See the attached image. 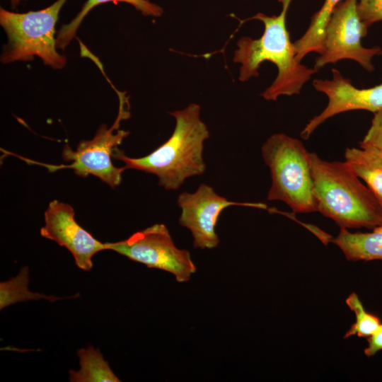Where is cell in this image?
Wrapping results in <instances>:
<instances>
[{"instance_id": "10", "label": "cell", "mask_w": 382, "mask_h": 382, "mask_svg": "<svg viewBox=\"0 0 382 382\" xmlns=\"http://www.w3.org/2000/svg\"><path fill=\"white\" fill-rule=\"evenodd\" d=\"M332 79H315V89L328 99L325 109L314 116L301 132V137L308 139L325 120L342 112L367 110L375 113L382 110V83L367 88H358L349 79L344 77L336 69H332Z\"/></svg>"}, {"instance_id": "12", "label": "cell", "mask_w": 382, "mask_h": 382, "mask_svg": "<svg viewBox=\"0 0 382 382\" xmlns=\"http://www.w3.org/2000/svg\"><path fill=\"white\" fill-rule=\"evenodd\" d=\"M371 232H350L340 228L330 242L337 245L349 261L382 260V224Z\"/></svg>"}, {"instance_id": "4", "label": "cell", "mask_w": 382, "mask_h": 382, "mask_svg": "<svg viewBox=\"0 0 382 382\" xmlns=\"http://www.w3.org/2000/svg\"><path fill=\"white\" fill-rule=\"evenodd\" d=\"M261 151L272 180L267 199L285 203L294 213L317 212L310 152L303 143L276 133L265 141Z\"/></svg>"}, {"instance_id": "21", "label": "cell", "mask_w": 382, "mask_h": 382, "mask_svg": "<svg viewBox=\"0 0 382 382\" xmlns=\"http://www.w3.org/2000/svg\"><path fill=\"white\" fill-rule=\"evenodd\" d=\"M366 339L367 346L364 352L367 357H374L382 351V322L376 330Z\"/></svg>"}, {"instance_id": "19", "label": "cell", "mask_w": 382, "mask_h": 382, "mask_svg": "<svg viewBox=\"0 0 382 382\" xmlns=\"http://www.w3.org/2000/svg\"><path fill=\"white\" fill-rule=\"evenodd\" d=\"M358 14L366 30L382 21V0H358Z\"/></svg>"}, {"instance_id": "22", "label": "cell", "mask_w": 382, "mask_h": 382, "mask_svg": "<svg viewBox=\"0 0 382 382\" xmlns=\"http://www.w3.org/2000/svg\"><path fill=\"white\" fill-rule=\"evenodd\" d=\"M21 1L23 0H10L11 4L13 7L16 6L18 4H19L21 2Z\"/></svg>"}, {"instance_id": "20", "label": "cell", "mask_w": 382, "mask_h": 382, "mask_svg": "<svg viewBox=\"0 0 382 382\" xmlns=\"http://www.w3.org/2000/svg\"><path fill=\"white\" fill-rule=\"evenodd\" d=\"M359 145L382 152V110L374 113L371 126Z\"/></svg>"}, {"instance_id": "9", "label": "cell", "mask_w": 382, "mask_h": 382, "mask_svg": "<svg viewBox=\"0 0 382 382\" xmlns=\"http://www.w3.org/2000/svg\"><path fill=\"white\" fill-rule=\"evenodd\" d=\"M178 204L182 210L179 224L190 231L195 248L200 249H213L218 246L219 238L215 228L224 209L232 205L266 208L262 203L229 201L204 183H202L195 192L180 193Z\"/></svg>"}, {"instance_id": "17", "label": "cell", "mask_w": 382, "mask_h": 382, "mask_svg": "<svg viewBox=\"0 0 382 382\" xmlns=\"http://www.w3.org/2000/svg\"><path fill=\"white\" fill-rule=\"evenodd\" d=\"M29 270L23 267L14 277L0 283V309L18 302L45 299L54 302L64 298L33 292L28 289Z\"/></svg>"}, {"instance_id": "1", "label": "cell", "mask_w": 382, "mask_h": 382, "mask_svg": "<svg viewBox=\"0 0 382 382\" xmlns=\"http://www.w3.org/2000/svg\"><path fill=\"white\" fill-rule=\"evenodd\" d=\"M292 0H279V15L258 13L248 20H257L264 25L262 35L257 39L242 37L237 42L233 61L241 64L239 80L242 82L259 76L260 64L273 63L277 74L272 83L260 96L267 100H277L281 96L299 94L303 85L318 71L303 65L296 59L294 43L286 25V17Z\"/></svg>"}, {"instance_id": "13", "label": "cell", "mask_w": 382, "mask_h": 382, "mask_svg": "<svg viewBox=\"0 0 382 382\" xmlns=\"http://www.w3.org/2000/svg\"><path fill=\"white\" fill-rule=\"evenodd\" d=\"M345 159L370 189L382 209V152L369 147L347 148Z\"/></svg>"}, {"instance_id": "16", "label": "cell", "mask_w": 382, "mask_h": 382, "mask_svg": "<svg viewBox=\"0 0 382 382\" xmlns=\"http://www.w3.org/2000/svg\"><path fill=\"white\" fill-rule=\"evenodd\" d=\"M111 1L115 4L117 2L129 4L144 16H161L163 14V9L161 6L148 0H87L76 17L69 23L62 25L58 31L56 37L57 48L61 50L66 48L76 36V31L84 17L91 9L98 5Z\"/></svg>"}, {"instance_id": "15", "label": "cell", "mask_w": 382, "mask_h": 382, "mask_svg": "<svg viewBox=\"0 0 382 382\" xmlns=\"http://www.w3.org/2000/svg\"><path fill=\"white\" fill-rule=\"evenodd\" d=\"M80 369L69 371L71 382H120L100 352L90 345L77 351Z\"/></svg>"}, {"instance_id": "11", "label": "cell", "mask_w": 382, "mask_h": 382, "mask_svg": "<svg viewBox=\"0 0 382 382\" xmlns=\"http://www.w3.org/2000/svg\"><path fill=\"white\" fill-rule=\"evenodd\" d=\"M44 218L45 226L40 228V235L65 247L81 270H91L93 257L107 250L106 243L96 239L76 222L74 210L70 204L52 200L45 212Z\"/></svg>"}, {"instance_id": "2", "label": "cell", "mask_w": 382, "mask_h": 382, "mask_svg": "<svg viewBox=\"0 0 382 382\" xmlns=\"http://www.w3.org/2000/svg\"><path fill=\"white\" fill-rule=\"evenodd\" d=\"M175 119L170 138L149 154L139 158L127 156L116 148L112 157L125 163V169H136L156 175L158 185L176 190L185 180L204 173V141L209 132L200 119V107L190 104L185 109L169 112Z\"/></svg>"}, {"instance_id": "14", "label": "cell", "mask_w": 382, "mask_h": 382, "mask_svg": "<svg viewBox=\"0 0 382 382\" xmlns=\"http://www.w3.org/2000/svg\"><path fill=\"white\" fill-rule=\"evenodd\" d=\"M342 0H325L320 10L311 17L304 34L294 42L296 57L301 62L308 53L322 52L325 29L335 8Z\"/></svg>"}, {"instance_id": "3", "label": "cell", "mask_w": 382, "mask_h": 382, "mask_svg": "<svg viewBox=\"0 0 382 382\" xmlns=\"http://www.w3.org/2000/svg\"><path fill=\"white\" fill-rule=\"evenodd\" d=\"M317 212L340 228L373 229L382 224V209L366 184L344 161H328L310 152Z\"/></svg>"}, {"instance_id": "7", "label": "cell", "mask_w": 382, "mask_h": 382, "mask_svg": "<svg viewBox=\"0 0 382 382\" xmlns=\"http://www.w3.org/2000/svg\"><path fill=\"white\" fill-rule=\"evenodd\" d=\"M105 243L107 250L147 267L170 272L180 283L189 281L197 270L190 252L175 245L168 229L163 224H154L125 240Z\"/></svg>"}, {"instance_id": "8", "label": "cell", "mask_w": 382, "mask_h": 382, "mask_svg": "<svg viewBox=\"0 0 382 382\" xmlns=\"http://www.w3.org/2000/svg\"><path fill=\"white\" fill-rule=\"evenodd\" d=\"M357 3L358 0H342L333 10L325 29L322 52L315 60L316 70L328 64L351 59L369 72L374 71L371 60L381 55L382 50L362 45L361 39L368 30L358 14Z\"/></svg>"}, {"instance_id": "6", "label": "cell", "mask_w": 382, "mask_h": 382, "mask_svg": "<svg viewBox=\"0 0 382 382\" xmlns=\"http://www.w3.org/2000/svg\"><path fill=\"white\" fill-rule=\"evenodd\" d=\"M112 86L119 98V110L112 125L108 127L103 124L92 139L81 141L75 151L68 144L65 145L62 152L63 159L71 163L60 166L47 165L49 170L54 171L61 168H71L76 175L81 177L95 175L111 187L120 184L122 173L126 169L124 166H115L111 158L117 146L129 135V132L120 129L119 127L122 120L129 117L130 112L129 100L125 93Z\"/></svg>"}, {"instance_id": "5", "label": "cell", "mask_w": 382, "mask_h": 382, "mask_svg": "<svg viewBox=\"0 0 382 382\" xmlns=\"http://www.w3.org/2000/svg\"><path fill=\"white\" fill-rule=\"evenodd\" d=\"M67 0H57L48 7L26 13L0 9V23L8 37L1 54L4 64L32 60L40 57L45 65L59 69L66 64V57L57 50L55 25Z\"/></svg>"}, {"instance_id": "18", "label": "cell", "mask_w": 382, "mask_h": 382, "mask_svg": "<svg viewBox=\"0 0 382 382\" xmlns=\"http://www.w3.org/2000/svg\"><path fill=\"white\" fill-rule=\"evenodd\" d=\"M347 306L354 312L355 322L344 335V339L357 335L359 337H369L381 323L378 316L369 313L356 293H352L345 300Z\"/></svg>"}]
</instances>
